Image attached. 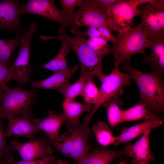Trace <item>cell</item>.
Listing matches in <instances>:
<instances>
[{
    "mask_svg": "<svg viewBox=\"0 0 164 164\" xmlns=\"http://www.w3.org/2000/svg\"><path fill=\"white\" fill-rule=\"evenodd\" d=\"M58 36H41L42 40L56 39L68 44L76 53L80 64L81 75L87 77H97L100 80L104 74L102 70V63L104 56L99 55L87 45L84 32L77 28H72L71 32L75 36H70L66 27L60 25Z\"/></svg>",
    "mask_w": 164,
    "mask_h": 164,
    "instance_id": "1",
    "label": "cell"
},
{
    "mask_svg": "<svg viewBox=\"0 0 164 164\" xmlns=\"http://www.w3.org/2000/svg\"><path fill=\"white\" fill-rule=\"evenodd\" d=\"M122 68L138 85L140 94L139 102L158 116L162 113L164 108V84L162 77L152 72L138 70L131 65L129 61L125 62Z\"/></svg>",
    "mask_w": 164,
    "mask_h": 164,
    "instance_id": "2",
    "label": "cell"
},
{
    "mask_svg": "<svg viewBox=\"0 0 164 164\" xmlns=\"http://www.w3.org/2000/svg\"><path fill=\"white\" fill-rule=\"evenodd\" d=\"M89 122L84 121L76 125H65L67 130L52 143L55 150L78 163L88 152L90 137Z\"/></svg>",
    "mask_w": 164,
    "mask_h": 164,
    "instance_id": "3",
    "label": "cell"
},
{
    "mask_svg": "<svg viewBox=\"0 0 164 164\" xmlns=\"http://www.w3.org/2000/svg\"><path fill=\"white\" fill-rule=\"evenodd\" d=\"M116 37L110 50L113 55L114 67L118 66L121 62L129 61L136 53L146 54L144 50L148 48L149 40L140 24L118 33Z\"/></svg>",
    "mask_w": 164,
    "mask_h": 164,
    "instance_id": "4",
    "label": "cell"
},
{
    "mask_svg": "<svg viewBox=\"0 0 164 164\" xmlns=\"http://www.w3.org/2000/svg\"><path fill=\"white\" fill-rule=\"evenodd\" d=\"M36 100V93L34 89L8 87L5 91L0 104V119L3 120L10 115L28 116L33 119L32 109Z\"/></svg>",
    "mask_w": 164,
    "mask_h": 164,
    "instance_id": "5",
    "label": "cell"
},
{
    "mask_svg": "<svg viewBox=\"0 0 164 164\" xmlns=\"http://www.w3.org/2000/svg\"><path fill=\"white\" fill-rule=\"evenodd\" d=\"M131 79L128 74L119 70L118 66L114 67L109 74H104L100 80L101 86L98 99L91 112L85 116L84 121L89 122L96 111L110 98L120 97L125 87L131 84Z\"/></svg>",
    "mask_w": 164,
    "mask_h": 164,
    "instance_id": "6",
    "label": "cell"
},
{
    "mask_svg": "<svg viewBox=\"0 0 164 164\" xmlns=\"http://www.w3.org/2000/svg\"><path fill=\"white\" fill-rule=\"evenodd\" d=\"M36 26L31 24L22 35L21 48L14 62L8 68V81L14 80L23 85L29 82L32 68L29 62L31 39L36 31Z\"/></svg>",
    "mask_w": 164,
    "mask_h": 164,
    "instance_id": "7",
    "label": "cell"
},
{
    "mask_svg": "<svg viewBox=\"0 0 164 164\" xmlns=\"http://www.w3.org/2000/svg\"><path fill=\"white\" fill-rule=\"evenodd\" d=\"M106 12L107 19L104 26L118 33L130 27L134 18L138 15V8L130 4L128 0L109 6Z\"/></svg>",
    "mask_w": 164,
    "mask_h": 164,
    "instance_id": "8",
    "label": "cell"
},
{
    "mask_svg": "<svg viewBox=\"0 0 164 164\" xmlns=\"http://www.w3.org/2000/svg\"><path fill=\"white\" fill-rule=\"evenodd\" d=\"M140 24L147 38L150 39L164 36V8L147 4L138 8Z\"/></svg>",
    "mask_w": 164,
    "mask_h": 164,
    "instance_id": "9",
    "label": "cell"
},
{
    "mask_svg": "<svg viewBox=\"0 0 164 164\" xmlns=\"http://www.w3.org/2000/svg\"><path fill=\"white\" fill-rule=\"evenodd\" d=\"M107 19L106 11L100 9L92 0H82L79 8L74 11L70 27H93L104 26Z\"/></svg>",
    "mask_w": 164,
    "mask_h": 164,
    "instance_id": "10",
    "label": "cell"
},
{
    "mask_svg": "<svg viewBox=\"0 0 164 164\" xmlns=\"http://www.w3.org/2000/svg\"><path fill=\"white\" fill-rule=\"evenodd\" d=\"M22 14H34L56 21L65 27H70L71 22L62 10L51 0H29L21 5Z\"/></svg>",
    "mask_w": 164,
    "mask_h": 164,
    "instance_id": "11",
    "label": "cell"
},
{
    "mask_svg": "<svg viewBox=\"0 0 164 164\" xmlns=\"http://www.w3.org/2000/svg\"><path fill=\"white\" fill-rule=\"evenodd\" d=\"M50 142L44 136L39 138L24 143L16 139L11 141L10 145L13 150H16L24 160L42 159L52 155L53 149Z\"/></svg>",
    "mask_w": 164,
    "mask_h": 164,
    "instance_id": "12",
    "label": "cell"
},
{
    "mask_svg": "<svg viewBox=\"0 0 164 164\" xmlns=\"http://www.w3.org/2000/svg\"><path fill=\"white\" fill-rule=\"evenodd\" d=\"M6 119L8 121L7 129L5 133L7 137L11 136L25 137L31 140L41 131L33 124V119L29 116L10 115Z\"/></svg>",
    "mask_w": 164,
    "mask_h": 164,
    "instance_id": "13",
    "label": "cell"
},
{
    "mask_svg": "<svg viewBox=\"0 0 164 164\" xmlns=\"http://www.w3.org/2000/svg\"><path fill=\"white\" fill-rule=\"evenodd\" d=\"M22 15L21 5L18 1H0V30H13L19 28Z\"/></svg>",
    "mask_w": 164,
    "mask_h": 164,
    "instance_id": "14",
    "label": "cell"
},
{
    "mask_svg": "<svg viewBox=\"0 0 164 164\" xmlns=\"http://www.w3.org/2000/svg\"><path fill=\"white\" fill-rule=\"evenodd\" d=\"M48 115L44 119L35 118L32 120L33 124L46 134L44 135L50 143L55 141L58 138L60 129L64 123L65 118L63 114L50 110Z\"/></svg>",
    "mask_w": 164,
    "mask_h": 164,
    "instance_id": "15",
    "label": "cell"
},
{
    "mask_svg": "<svg viewBox=\"0 0 164 164\" xmlns=\"http://www.w3.org/2000/svg\"><path fill=\"white\" fill-rule=\"evenodd\" d=\"M78 66L54 72L51 76L44 80L36 81L30 79L29 82L36 89H43L55 90L61 92L69 83L71 77L76 72Z\"/></svg>",
    "mask_w": 164,
    "mask_h": 164,
    "instance_id": "16",
    "label": "cell"
},
{
    "mask_svg": "<svg viewBox=\"0 0 164 164\" xmlns=\"http://www.w3.org/2000/svg\"><path fill=\"white\" fill-rule=\"evenodd\" d=\"M158 116L155 115L143 122L128 128H124L118 135L116 136L113 145H117L122 143H127L147 130L151 131L160 126L163 123Z\"/></svg>",
    "mask_w": 164,
    "mask_h": 164,
    "instance_id": "17",
    "label": "cell"
},
{
    "mask_svg": "<svg viewBox=\"0 0 164 164\" xmlns=\"http://www.w3.org/2000/svg\"><path fill=\"white\" fill-rule=\"evenodd\" d=\"M149 55H144L143 61L149 64L152 72L160 76L164 74V36L149 39Z\"/></svg>",
    "mask_w": 164,
    "mask_h": 164,
    "instance_id": "18",
    "label": "cell"
},
{
    "mask_svg": "<svg viewBox=\"0 0 164 164\" xmlns=\"http://www.w3.org/2000/svg\"><path fill=\"white\" fill-rule=\"evenodd\" d=\"M151 131L147 130L135 143H132L129 156L133 159L130 164H148L155 160L149 144Z\"/></svg>",
    "mask_w": 164,
    "mask_h": 164,
    "instance_id": "19",
    "label": "cell"
},
{
    "mask_svg": "<svg viewBox=\"0 0 164 164\" xmlns=\"http://www.w3.org/2000/svg\"><path fill=\"white\" fill-rule=\"evenodd\" d=\"M128 149L126 145L121 151L110 150L104 148L94 149L87 153L78 163L79 164H110L114 160L128 155Z\"/></svg>",
    "mask_w": 164,
    "mask_h": 164,
    "instance_id": "20",
    "label": "cell"
},
{
    "mask_svg": "<svg viewBox=\"0 0 164 164\" xmlns=\"http://www.w3.org/2000/svg\"><path fill=\"white\" fill-rule=\"evenodd\" d=\"M62 105L65 125L80 124V116L84 112L90 113L93 108L91 104L79 103L74 100H64Z\"/></svg>",
    "mask_w": 164,
    "mask_h": 164,
    "instance_id": "21",
    "label": "cell"
},
{
    "mask_svg": "<svg viewBox=\"0 0 164 164\" xmlns=\"http://www.w3.org/2000/svg\"><path fill=\"white\" fill-rule=\"evenodd\" d=\"M61 41V47L57 54L40 68L49 70L55 72L64 70L68 67L67 63V55L72 49L65 42Z\"/></svg>",
    "mask_w": 164,
    "mask_h": 164,
    "instance_id": "22",
    "label": "cell"
},
{
    "mask_svg": "<svg viewBox=\"0 0 164 164\" xmlns=\"http://www.w3.org/2000/svg\"><path fill=\"white\" fill-rule=\"evenodd\" d=\"M155 115L144 104L139 102L131 107L122 110V123L139 120L145 121Z\"/></svg>",
    "mask_w": 164,
    "mask_h": 164,
    "instance_id": "23",
    "label": "cell"
},
{
    "mask_svg": "<svg viewBox=\"0 0 164 164\" xmlns=\"http://www.w3.org/2000/svg\"><path fill=\"white\" fill-rule=\"evenodd\" d=\"M22 36L13 39H0V62L8 68L10 66L11 60L15 50L20 45Z\"/></svg>",
    "mask_w": 164,
    "mask_h": 164,
    "instance_id": "24",
    "label": "cell"
},
{
    "mask_svg": "<svg viewBox=\"0 0 164 164\" xmlns=\"http://www.w3.org/2000/svg\"><path fill=\"white\" fill-rule=\"evenodd\" d=\"M123 102L119 97H113L103 104L107 109L108 119L110 125L114 127L122 123V111L119 106Z\"/></svg>",
    "mask_w": 164,
    "mask_h": 164,
    "instance_id": "25",
    "label": "cell"
},
{
    "mask_svg": "<svg viewBox=\"0 0 164 164\" xmlns=\"http://www.w3.org/2000/svg\"><path fill=\"white\" fill-rule=\"evenodd\" d=\"M92 129L99 144L104 147L113 145L116 136L113 135L107 123L104 122H98L93 127Z\"/></svg>",
    "mask_w": 164,
    "mask_h": 164,
    "instance_id": "26",
    "label": "cell"
},
{
    "mask_svg": "<svg viewBox=\"0 0 164 164\" xmlns=\"http://www.w3.org/2000/svg\"><path fill=\"white\" fill-rule=\"evenodd\" d=\"M80 75L79 79L74 83L68 85L61 92L64 100H74L81 96L88 78Z\"/></svg>",
    "mask_w": 164,
    "mask_h": 164,
    "instance_id": "27",
    "label": "cell"
},
{
    "mask_svg": "<svg viewBox=\"0 0 164 164\" xmlns=\"http://www.w3.org/2000/svg\"><path fill=\"white\" fill-rule=\"evenodd\" d=\"M93 77L88 78L81 96L84 98L86 103L94 104L99 94V90L93 80Z\"/></svg>",
    "mask_w": 164,
    "mask_h": 164,
    "instance_id": "28",
    "label": "cell"
},
{
    "mask_svg": "<svg viewBox=\"0 0 164 164\" xmlns=\"http://www.w3.org/2000/svg\"><path fill=\"white\" fill-rule=\"evenodd\" d=\"M5 133L3 120L0 119V164L3 162L5 164L6 159L11 155L13 151L10 145L7 142Z\"/></svg>",
    "mask_w": 164,
    "mask_h": 164,
    "instance_id": "29",
    "label": "cell"
},
{
    "mask_svg": "<svg viewBox=\"0 0 164 164\" xmlns=\"http://www.w3.org/2000/svg\"><path fill=\"white\" fill-rule=\"evenodd\" d=\"M55 157L52 155L44 158L30 160H24L16 162L13 156L10 155L5 159V164H55Z\"/></svg>",
    "mask_w": 164,
    "mask_h": 164,
    "instance_id": "30",
    "label": "cell"
},
{
    "mask_svg": "<svg viewBox=\"0 0 164 164\" xmlns=\"http://www.w3.org/2000/svg\"><path fill=\"white\" fill-rule=\"evenodd\" d=\"M60 2L62 8V10L71 23L72 18L74 12V9L76 7L80 6L81 5L82 0H61Z\"/></svg>",
    "mask_w": 164,
    "mask_h": 164,
    "instance_id": "31",
    "label": "cell"
},
{
    "mask_svg": "<svg viewBox=\"0 0 164 164\" xmlns=\"http://www.w3.org/2000/svg\"><path fill=\"white\" fill-rule=\"evenodd\" d=\"M88 46L94 52L101 55H105L110 53V47L102 46L94 42L91 39L87 40Z\"/></svg>",
    "mask_w": 164,
    "mask_h": 164,
    "instance_id": "32",
    "label": "cell"
},
{
    "mask_svg": "<svg viewBox=\"0 0 164 164\" xmlns=\"http://www.w3.org/2000/svg\"><path fill=\"white\" fill-rule=\"evenodd\" d=\"M8 82V68L0 62V88L5 91L9 87L7 85Z\"/></svg>",
    "mask_w": 164,
    "mask_h": 164,
    "instance_id": "33",
    "label": "cell"
},
{
    "mask_svg": "<svg viewBox=\"0 0 164 164\" xmlns=\"http://www.w3.org/2000/svg\"><path fill=\"white\" fill-rule=\"evenodd\" d=\"M123 0H92V2L102 10L106 11L109 6L123 1Z\"/></svg>",
    "mask_w": 164,
    "mask_h": 164,
    "instance_id": "34",
    "label": "cell"
},
{
    "mask_svg": "<svg viewBox=\"0 0 164 164\" xmlns=\"http://www.w3.org/2000/svg\"><path fill=\"white\" fill-rule=\"evenodd\" d=\"M97 29L102 37L108 41H111L112 43L115 42L116 37L111 34L110 31L107 28L102 26Z\"/></svg>",
    "mask_w": 164,
    "mask_h": 164,
    "instance_id": "35",
    "label": "cell"
},
{
    "mask_svg": "<svg viewBox=\"0 0 164 164\" xmlns=\"http://www.w3.org/2000/svg\"><path fill=\"white\" fill-rule=\"evenodd\" d=\"M85 36H88L90 38L102 36L98 29L93 27H88L86 31L84 32Z\"/></svg>",
    "mask_w": 164,
    "mask_h": 164,
    "instance_id": "36",
    "label": "cell"
},
{
    "mask_svg": "<svg viewBox=\"0 0 164 164\" xmlns=\"http://www.w3.org/2000/svg\"><path fill=\"white\" fill-rule=\"evenodd\" d=\"M155 0H128V2L134 6L138 8V6L143 4H152Z\"/></svg>",
    "mask_w": 164,
    "mask_h": 164,
    "instance_id": "37",
    "label": "cell"
},
{
    "mask_svg": "<svg viewBox=\"0 0 164 164\" xmlns=\"http://www.w3.org/2000/svg\"><path fill=\"white\" fill-rule=\"evenodd\" d=\"M90 39L94 42L101 46L106 47H110L107 43L108 41L102 37H97Z\"/></svg>",
    "mask_w": 164,
    "mask_h": 164,
    "instance_id": "38",
    "label": "cell"
},
{
    "mask_svg": "<svg viewBox=\"0 0 164 164\" xmlns=\"http://www.w3.org/2000/svg\"><path fill=\"white\" fill-rule=\"evenodd\" d=\"M5 93V90L3 89L0 88V104L2 102Z\"/></svg>",
    "mask_w": 164,
    "mask_h": 164,
    "instance_id": "39",
    "label": "cell"
},
{
    "mask_svg": "<svg viewBox=\"0 0 164 164\" xmlns=\"http://www.w3.org/2000/svg\"><path fill=\"white\" fill-rule=\"evenodd\" d=\"M55 164H69L67 162L60 159L56 160Z\"/></svg>",
    "mask_w": 164,
    "mask_h": 164,
    "instance_id": "40",
    "label": "cell"
},
{
    "mask_svg": "<svg viewBox=\"0 0 164 164\" xmlns=\"http://www.w3.org/2000/svg\"><path fill=\"white\" fill-rule=\"evenodd\" d=\"M118 164H128L127 163L125 160H123L122 159H121Z\"/></svg>",
    "mask_w": 164,
    "mask_h": 164,
    "instance_id": "41",
    "label": "cell"
}]
</instances>
